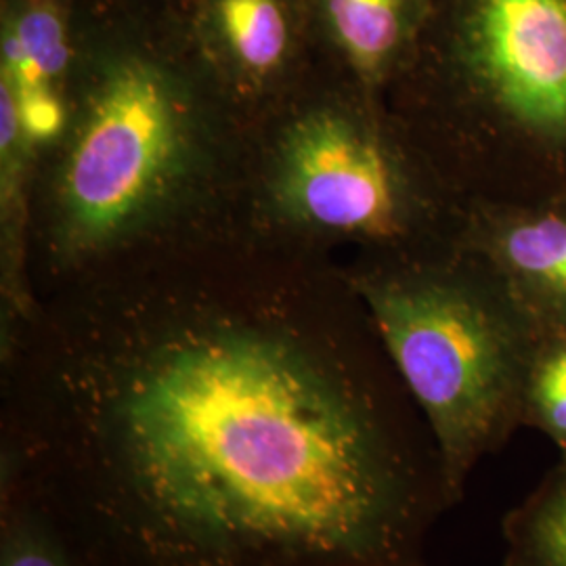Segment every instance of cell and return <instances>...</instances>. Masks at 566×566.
<instances>
[{"label": "cell", "mask_w": 566, "mask_h": 566, "mask_svg": "<svg viewBox=\"0 0 566 566\" xmlns=\"http://www.w3.org/2000/svg\"><path fill=\"white\" fill-rule=\"evenodd\" d=\"M70 371L63 451L145 566H374L403 465L329 343L292 317L182 304Z\"/></svg>", "instance_id": "obj_1"}, {"label": "cell", "mask_w": 566, "mask_h": 566, "mask_svg": "<svg viewBox=\"0 0 566 566\" xmlns=\"http://www.w3.org/2000/svg\"><path fill=\"white\" fill-rule=\"evenodd\" d=\"M231 116L172 2L81 0L67 122L32 200L46 259L78 269L179 223L227 166Z\"/></svg>", "instance_id": "obj_2"}, {"label": "cell", "mask_w": 566, "mask_h": 566, "mask_svg": "<svg viewBox=\"0 0 566 566\" xmlns=\"http://www.w3.org/2000/svg\"><path fill=\"white\" fill-rule=\"evenodd\" d=\"M357 292L422 405L455 485L512 405L518 376L512 327L479 292L439 275L364 277Z\"/></svg>", "instance_id": "obj_3"}, {"label": "cell", "mask_w": 566, "mask_h": 566, "mask_svg": "<svg viewBox=\"0 0 566 566\" xmlns=\"http://www.w3.org/2000/svg\"><path fill=\"white\" fill-rule=\"evenodd\" d=\"M263 203L306 238L388 240L409 219L403 164L380 128L340 97L304 103L266 151Z\"/></svg>", "instance_id": "obj_4"}, {"label": "cell", "mask_w": 566, "mask_h": 566, "mask_svg": "<svg viewBox=\"0 0 566 566\" xmlns=\"http://www.w3.org/2000/svg\"><path fill=\"white\" fill-rule=\"evenodd\" d=\"M451 51L510 118L565 135L566 0H455Z\"/></svg>", "instance_id": "obj_5"}, {"label": "cell", "mask_w": 566, "mask_h": 566, "mask_svg": "<svg viewBox=\"0 0 566 566\" xmlns=\"http://www.w3.org/2000/svg\"><path fill=\"white\" fill-rule=\"evenodd\" d=\"M191 51L229 109L277 102L317 61L306 0H175Z\"/></svg>", "instance_id": "obj_6"}, {"label": "cell", "mask_w": 566, "mask_h": 566, "mask_svg": "<svg viewBox=\"0 0 566 566\" xmlns=\"http://www.w3.org/2000/svg\"><path fill=\"white\" fill-rule=\"evenodd\" d=\"M81 0H0V91L42 158L60 142L78 60Z\"/></svg>", "instance_id": "obj_7"}, {"label": "cell", "mask_w": 566, "mask_h": 566, "mask_svg": "<svg viewBox=\"0 0 566 566\" xmlns=\"http://www.w3.org/2000/svg\"><path fill=\"white\" fill-rule=\"evenodd\" d=\"M317 61L359 88L388 81L424 36L437 0H306Z\"/></svg>", "instance_id": "obj_8"}, {"label": "cell", "mask_w": 566, "mask_h": 566, "mask_svg": "<svg viewBox=\"0 0 566 566\" xmlns=\"http://www.w3.org/2000/svg\"><path fill=\"white\" fill-rule=\"evenodd\" d=\"M500 252L526 285L566 306V217L546 214L510 227Z\"/></svg>", "instance_id": "obj_9"}, {"label": "cell", "mask_w": 566, "mask_h": 566, "mask_svg": "<svg viewBox=\"0 0 566 566\" xmlns=\"http://www.w3.org/2000/svg\"><path fill=\"white\" fill-rule=\"evenodd\" d=\"M531 549L539 566H566V481L537 507L531 525Z\"/></svg>", "instance_id": "obj_10"}, {"label": "cell", "mask_w": 566, "mask_h": 566, "mask_svg": "<svg viewBox=\"0 0 566 566\" xmlns=\"http://www.w3.org/2000/svg\"><path fill=\"white\" fill-rule=\"evenodd\" d=\"M535 403L547 430L566 443V346L549 355L535 378Z\"/></svg>", "instance_id": "obj_11"}, {"label": "cell", "mask_w": 566, "mask_h": 566, "mask_svg": "<svg viewBox=\"0 0 566 566\" xmlns=\"http://www.w3.org/2000/svg\"><path fill=\"white\" fill-rule=\"evenodd\" d=\"M0 566H70V563L41 528L18 525L4 537Z\"/></svg>", "instance_id": "obj_12"}, {"label": "cell", "mask_w": 566, "mask_h": 566, "mask_svg": "<svg viewBox=\"0 0 566 566\" xmlns=\"http://www.w3.org/2000/svg\"><path fill=\"white\" fill-rule=\"evenodd\" d=\"M163 2H175V0H163Z\"/></svg>", "instance_id": "obj_13"}]
</instances>
